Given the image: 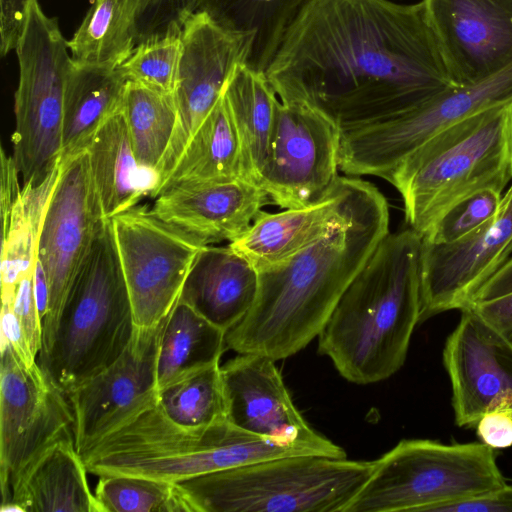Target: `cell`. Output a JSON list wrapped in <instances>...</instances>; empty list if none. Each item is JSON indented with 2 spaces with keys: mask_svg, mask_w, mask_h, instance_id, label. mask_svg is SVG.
I'll list each match as a JSON object with an SVG mask.
<instances>
[{
  "mask_svg": "<svg viewBox=\"0 0 512 512\" xmlns=\"http://www.w3.org/2000/svg\"><path fill=\"white\" fill-rule=\"evenodd\" d=\"M264 72L279 98L312 106L341 133L456 87L422 1L305 0Z\"/></svg>",
  "mask_w": 512,
  "mask_h": 512,
  "instance_id": "cell-1",
  "label": "cell"
},
{
  "mask_svg": "<svg viewBox=\"0 0 512 512\" xmlns=\"http://www.w3.org/2000/svg\"><path fill=\"white\" fill-rule=\"evenodd\" d=\"M389 234V207L370 184L351 221L286 261L259 272L255 302L226 332V349L275 361L320 334L340 297Z\"/></svg>",
  "mask_w": 512,
  "mask_h": 512,
  "instance_id": "cell-2",
  "label": "cell"
},
{
  "mask_svg": "<svg viewBox=\"0 0 512 512\" xmlns=\"http://www.w3.org/2000/svg\"><path fill=\"white\" fill-rule=\"evenodd\" d=\"M421 244L410 227L389 232L318 335V352L346 380L376 383L403 366L420 320Z\"/></svg>",
  "mask_w": 512,
  "mask_h": 512,
  "instance_id": "cell-3",
  "label": "cell"
},
{
  "mask_svg": "<svg viewBox=\"0 0 512 512\" xmlns=\"http://www.w3.org/2000/svg\"><path fill=\"white\" fill-rule=\"evenodd\" d=\"M80 455L88 473L129 475L180 483L258 461L316 455L298 445L247 432L228 419L188 428L156 403L100 438Z\"/></svg>",
  "mask_w": 512,
  "mask_h": 512,
  "instance_id": "cell-4",
  "label": "cell"
},
{
  "mask_svg": "<svg viewBox=\"0 0 512 512\" xmlns=\"http://www.w3.org/2000/svg\"><path fill=\"white\" fill-rule=\"evenodd\" d=\"M512 179V100L451 125L386 177L401 194L405 220L421 236L459 201L481 190L502 194Z\"/></svg>",
  "mask_w": 512,
  "mask_h": 512,
  "instance_id": "cell-5",
  "label": "cell"
},
{
  "mask_svg": "<svg viewBox=\"0 0 512 512\" xmlns=\"http://www.w3.org/2000/svg\"><path fill=\"white\" fill-rule=\"evenodd\" d=\"M134 332L110 219L101 222L65 300L42 369L68 396L114 363Z\"/></svg>",
  "mask_w": 512,
  "mask_h": 512,
  "instance_id": "cell-6",
  "label": "cell"
},
{
  "mask_svg": "<svg viewBox=\"0 0 512 512\" xmlns=\"http://www.w3.org/2000/svg\"><path fill=\"white\" fill-rule=\"evenodd\" d=\"M373 468L374 461L295 455L176 484L190 512H342Z\"/></svg>",
  "mask_w": 512,
  "mask_h": 512,
  "instance_id": "cell-7",
  "label": "cell"
},
{
  "mask_svg": "<svg viewBox=\"0 0 512 512\" xmlns=\"http://www.w3.org/2000/svg\"><path fill=\"white\" fill-rule=\"evenodd\" d=\"M506 484L494 449L482 442L405 439L374 461L342 512H432Z\"/></svg>",
  "mask_w": 512,
  "mask_h": 512,
  "instance_id": "cell-8",
  "label": "cell"
},
{
  "mask_svg": "<svg viewBox=\"0 0 512 512\" xmlns=\"http://www.w3.org/2000/svg\"><path fill=\"white\" fill-rule=\"evenodd\" d=\"M12 157L24 184L42 181L62 158L64 96L73 64L58 21L36 0L16 47Z\"/></svg>",
  "mask_w": 512,
  "mask_h": 512,
  "instance_id": "cell-9",
  "label": "cell"
},
{
  "mask_svg": "<svg viewBox=\"0 0 512 512\" xmlns=\"http://www.w3.org/2000/svg\"><path fill=\"white\" fill-rule=\"evenodd\" d=\"M512 100V63L464 87H452L389 120L341 133L339 168L348 175L385 177L436 134L489 107Z\"/></svg>",
  "mask_w": 512,
  "mask_h": 512,
  "instance_id": "cell-10",
  "label": "cell"
},
{
  "mask_svg": "<svg viewBox=\"0 0 512 512\" xmlns=\"http://www.w3.org/2000/svg\"><path fill=\"white\" fill-rule=\"evenodd\" d=\"M134 327L159 326L178 302L189 271L206 246L135 205L110 218Z\"/></svg>",
  "mask_w": 512,
  "mask_h": 512,
  "instance_id": "cell-11",
  "label": "cell"
},
{
  "mask_svg": "<svg viewBox=\"0 0 512 512\" xmlns=\"http://www.w3.org/2000/svg\"><path fill=\"white\" fill-rule=\"evenodd\" d=\"M103 220L86 150L62 157L37 237L36 259L49 288L39 355L51 345L68 292Z\"/></svg>",
  "mask_w": 512,
  "mask_h": 512,
  "instance_id": "cell-12",
  "label": "cell"
},
{
  "mask_svg": "<svg viewBox=\"0 0 512 512\" xmlns=\"http://www.w3.org/2000/svg\"><path fill=\"white\" fill-rule=\"evenodd\" d=\"M74 437L68 396L38 362L28 366L1 341L0 488L2 503L22 470L56 441ZM1 503V504H2Z\"/></svg>",
  "mask_w": 512,
  "mask_h": 512,
  "instance_id": "cell-13",
  "label": "cell"
},
{
  "mask_svg": "<svg viewBox=\"0 0 512 512\" xmlns=\"http://www.w3.org/2000/svg\"><path fill=\"white\" fill-rule=\"evenodd\" d=\"M340 140L341 131L323 113L304 102L279 98L258 184L285 209L320 201L339 177Z\"/></svg>",
  "mask_w": 512,
  "mask_h": 512,
  "instance_id": "cell-14",
  "label": "cell"
},
{
  "mask_svg": "<svg viewBox=\"0 0 512 512\" xmlns=\"http://www.w3.org/2000/svg\"><path fill=\"white\" fill-rule=\"evenodd\" d=\"M180 39L181 54L173 93L177 124L153 187L174 165L220 99L236 67L249 63L255 42L253 34L228 29L200 11L187 19Z\"/></svg>",
  "mask_w": 512,
  "mask_h": 512,
  "instance_id": "cell-15",
  "label": "cell"
},
{
  "mask_svg": "<svg viewBox=\"0 0 512 512\" xmlns=\"http://www.w3.org/2000/svg\"><path fill=\"white\" fill-rule=\"evenodd\" d=\"M512 257V185L495 216L464 238L435 244L422 238L420 320L465 308L479 287Z\"/></svg>",
  "mask_w": 512,
  "mask_h": 512,
  "instance_id": "cell-16",
  "label": "cell"
},
{
  "mask_svg": "<svg viewBox=\"0 0 512 512\" xmlns=\"http://www.w3.org/2000/svg\"><path fill=\"white\" fill-rule=\"evenodd\" d=\"M161 325L151 329L134 327L121 356L68 395L79 453L156 403Z\"/></svg>",
  "mask_w": 512,
  "mask_h": 512,
  "instance_id": "cell-17",
  "label": "cell"
},
{
  "mask_svg": "<svg viewBox=\"0 0 512 512\" xmlns=\"http://www.w3.org/2000/svg\"><path fill=\"white\" fill-rule=\"evenodd\" d=\"M227 419L256 435L294 444L316 455L347 458L339 445L304 420L294 405L275 360L238 353L221 366Z\"/></svg>",
  "mask_w": 512,
  "mask_h": 512,
  "instance_id": "cell-18",
  "label": "cell"
},
{
  "mask_svg": "<svg viewBox=\"0 0 512 512\" xmlns=\"http://www.w3.org/2000/svg\"><path fill=\"white\" fill-rule=\"evenodd\" d=\"M456 87L512 63V0H421Z\"/></svg>",
  "mask_w": 512,
  "mask_h": 512,
  "instance_id": "cell-19",
  "label": "cell"
},
{
  "mask_svg": "<svg viewBox=\"0 0 512 512\" xmlns=\"http://www.w3.org/2000/svg\"><path fill=\"white\" fill-rule=\"evenodd\" d=\"M461 312L442 358L455 424L470 428L489 410L512 409V346L469 308Z\"/></svg>",
  "mask_w": 512,
  "mask_h": 512,
  "instance_id": "cell-20",
  "label": "cell"
},
{
  "mask_svg": "<svg viewBox=\"0 0 512 512\" xmlns=\"http://www.w3.org/2000/svg\"><path fill=\"white\" fill-rule=\"evenodd\" d=\"M370 184L339 176L332 190L316 203L273 214L262 211L229 245L258 271L280 264L347 225Z\"/></svg>",
  "mask_w": 512,
  "mask_h": 512,
  "instance_id": "cell-21",
  "label": "cell"
},
{
  "mask_svg": "<svg viewBox=\"0 0 512 512\" xmlns=\"http://www.w3.org/2000/svg\"><path fill=\"white\" fill-rule=\"evenodd\" d=\"M262 187L245 178L179 184L154 198L152 213L206 245L241 237L262 212Z\"/></svg>",
  "mask_w": 512,
  "mask_h": 512,
  "instance_id": "cell-22",
  "label": "cell"
},
{
  "mask_svg": "<svg viewBox=\"0 0 512 512\" xmlns=\"http://www.w3.org/2000/svg\"><path fill=\"white\" fill-rule=\"evenodd\" d=\"M74 437L46 448L17 476L1 512H103Z\"/></svg>",
  "mask_w": 512,
  "mask_h": 512,
  "instance_id": "cell-23",
  "label": "cell"
},
{
  "mask_svg": "<svg viewBox=\"0 0 512 512\" xmlns=\"http://www.w3.org/2000/svg\"><path fill=\"white\" fill-rule=\"evenodd\" d=\"M259 284L256 267L230 245H206L196 257L179 300L225 333L253 306Z\"/></svg>",
  "mask_w": 512,
  "mask_h": 512,
  "instance_id": "cell-24",
  "label": "cell"
},
{
  "mask_svg": "<svg viewBox=\"0 0 512 512\" xmlns=\"http://www.w3.org/2000/svg\"><path fill=\"white\" fill-rule=\"evenodd\" d=\"M93 185L105 219L138 204L154 177L135 158L122 110L112 115L85 148Z\"/></svg>",
  "mask_w": 512,
  "mask_h": 512,
  "instance_id": "cell-25",
  "label": "cell"
},
{
  "mask_svg": "<svg viewBox=\"0 0 512 512\" xmlns=\"http://www.w3.org/2000/svg\"><path fill=\"white\" fill-rule=\"evenodd\" d=\"M237 178L246 179L241 142L223 93L149 196L179 184Z\"/></svg>",
  "mask_w": 512,
  "mask_h": 512,
  "instance_id": "cell-26",
  "label": "cell"
},
{
  "mask_svg": "<svg viewBox=\"0 0 512 512\" xmlns=\"http://www.w3.org/2000/svg\"><path fill=\"white\" fill-rule=\"evenodd\" d=\"M126 84L118 69L73 62L65 87L62 157L85 150L96 131L121 110Z\"/></svg>",
  "mask_w": 512,
  "mask_h": 512,
  "instance_id": "cell-27",
  "label": "cell"
},
{
  "mask_svg": "<svg viewBox=\"0 0 512 512\" xmlns=\"http://www.w3.org/2000/svg\"><path fill=\"white\" fill-rule=\"evenodd\" d=\"M226 333L178 300L163 320L156 358L157 392L220 362Z\"/></svg>",
  "mask_w": 512,
  "mask_h": 512,
  "instance_id": "cell-28",
  "label": "cell"
},
{
  "mask_svg": "<svg viewBox=\"0 0 512 512\" xmlns=\"http://www.w3.org/2000/svg\"><path fill=\"white\" fill-rule=\"evenodd\" d=\"M223 93L239 134L245 177L258 184L275 127L279 98L265 72L248 63L236 67Z\"/></svg>",
  "mask_w": 512,
  "mask_h": 512,
  "instance_id": "cell-29",
  "label": "cell"
},
{
  "mask_svg": "<svg viewBox=\"0 0 512 512\" xmlns=\"http://www.w3.org/2000/svg\"><path fill=\"white\" fill-rule=\"evenodd\" d=\"M135 0H94L67 46L81 66L117 69L137 45Z\"/></svg>",
  "mask_w": 512,
  "mask_h": 512,
  "instance_id": "cell-30",
  "label": "cell"
},
{
  "mask_svg": "<svg viewBox=\"0 0 512 512\" xmlns=\"http://www.w3.org/2000/svg\"><path fill=\"white\" fill-rule=\"evenodd\" d=\"M121 110L137 163L155 179L177 124L174 94L127 81Z\"/></svg>",
  "mask_w": 512,
  "mask_h": 512,
  "instance_id": "cell-31",
  "label": "cell"
},
{
  "mask_svg": "<svg viewBox=\"0 0 512 512\" xmlns=\"http://www.w3.org/2000/svg\"><path fill=\"white\" fill-rule=\"evenodd\" d=\"M305 0H197V11L218 24L255 36L248 65L265 71Z\"/></svg>",
  "mask_w": 512,
  "mask_h": 512,
  "instance_id": "cell-32",
  "label": "cell"
},
{
  "mask_svg": "<svg viewBox=\"0 0 512 512\" xmlns=\"http://www.w3.org/2000/svg\"><path fill=\"white\" fill-rule=\"evenodd\" d=\"M156 405L171 421L188 428L203 427L227 419L219 362L160 390Z\"/></svg>",
  "mask_w": 512,
  "mask_h": 512,
  "instance_id": "cell-33",
  "label": "cell"
},
{
  "mask_svg": "<svg viewBox=\"0 0 512 512\" xmlns=\"http://www.w3.org/2000/svg\"><path fill=\"white\" fill-rule=\"evenodd\" d=\"M94 494L103 512H190L178 484L146 477L99 476Z\"/></svg>",
  "mask_w": 512,
  "mask_h": 512,
  "instance_id": "cell-34",
  "label": "cell"
},
{
  "mask_svg": "<svg viewBox=\"0 0 512 512\" xmlns=\"http://www.w3.org/2000/svg\"><path fill=\"white\" fill-rule=\"evenodd\" d=\"M180 54V36L149 40L136 45L117 69L127 81L173 94Z\"/></svg>",
  "mask_w": 512,
  "mask_h": 512,
  "instance_id": "cell-35",
  "label": "cell"
},
{
  "mask_svg": "<svg viewBox=\"0 0 512 512\" xmlns=\"http://www.w3.org/2000/svg\"><path fill=\"white\" fill-rule=\"evenodd\" d=\"M501 198L502 194L492 189L474 193L448 209L422 238L435 244L464 238L495 216Z\"/></svg>",
  "mask_w": 512,
  "mask_h": 512,
  "instance_id": "cell-36",
  "label": "cell"
},
{
  "mask_svg": "<svg viewBox=\"0 0 512 512\" xmlns=\"http://www.w3.org/2000/svg\"><path fill=\"white\" fill-rule=\"evenodd\" d=\"M137 45L167 36H180L197 0H135Z\"/></svg>",
  "mask_w": 512,
  "mask_h": 512,
  "instance_id": "cell-37",
  "label": "cell"
},
{
  "mask_svg": "<svg viewBox=\"0 0 512 512\" xmlns=\"http://www.w3.org/2000/svg\"><path fill=\"white\" fill-rule=\"evenodd\" d=\"M34 272L30 271L20 277L13 288L10 304L21 335L23 346L30 359L37 361L42 348L43 326L39 313Z\"/></svg>",
  "mask_w": 512,
  "mask_h": 512,
  "instance_id": "cell-38",
  "label": "cell"
},
{
  "mask_svg": "<svg viewBox=\"0 0 512 512\" xmlns=\"http://www.w3.org/2000/svg\"><path fill=\"white\" fill-rule=\"evenodd\" d=\"M36 0H0V52L7 55L24 33L31 6Z\"/></svg>",
  "mask_w": 512,
  "mask_h": 512,
  "instance_id": "cell-39",
  "label": "cell"
},
{
  "mask_svg": "<svg viewBox=\"0 0 512 512\" xmlns=\"http://www.w3.org/2000/svg\"><path fill=\"white\" fill-rule=\"evenodd\" d=\"M512 346V292L466 306ZM464 309V308H463Z\"/></svg>",
  "mask_w": 512,
  "mask_h": 512,
  "instance_id": "cell-40",
  "label": "cell"
},
{
  "mask_svg": "<svg viewBox=\"0 0 512 512\" xmlns=\"http://www.w3.org/2000/svg\"><path fill=\"white\" fill-rule=\"evenodd\" d=\"M432 512H512V485L439 505Z\"/></svg>",
  "mask_w": 512,
  "mask_h": 512,
  "instance_id": "cell-41",
  "label": "cell"
},
{
  "mask_svg": "<svg viewBox=\"0 0 512 512\" xmlns=\"http://www.w3.org/2000/svg\"><path fill=\"white\" fill-rule=\"evenodd\" d=\"M476 434L492 449L512 446V409L495 408L487 411L476 424Z\"/></svg>",
  "mask_w": 512,
  "mask_h": 512,
  "instance_id": "cell-42",
  "label": "cell"
},
{
  "mask_svg": "<svg viewBox=\"0 0 512 512\" xmlns=\"http://www.w3.org/2000/svg\"><path fill=\"white\" fill-rule=\"evenodd\" d=\"M1 188H0V206L2 228L6 227L11 215L12 208L20 194L19 172L15 165L12 155H7L5 149L1 148Z\"/></svg>",
  "mask_w": 512,
  "mask_h": 512,
  "instance_id": "cell-43",
  "label": "cell"
}]
</instances>
